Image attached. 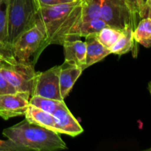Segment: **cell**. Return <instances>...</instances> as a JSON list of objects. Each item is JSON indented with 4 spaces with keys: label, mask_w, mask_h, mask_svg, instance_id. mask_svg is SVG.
Returning a JSON list of instances; mask_svg holds the SVG:
<instances>
[{
    "label": "cell",
    "mask_w": 151,
    "mask_h": 151,
    "mask_svg": "<svg viewBox=\"0 0 151 151\" xmlns=\"http://www.w3.org/2000/svg\"><path fill=\"white\" fill-rule=\"evenodd\" d=\"M147 89H148L149 92H150V95H151V81L148 83V86H147Z\"/></svg>",
    "instance_id": "4316f807"
},
{
    "label": "cell",
    "mask_w": 151,
    "mask_h": 151,
    "mask_svg": "<svg viewBox=\"0 0 151 151\" xmlns=\"http://www.w3.org/2000/svg\"><path fill=\"white\" fill-rule=\"evenodd\" d=\"M38 8L36 0H9L7 32L10 45L22 32L35 26Z\"/></svg>",
    "instance_id": "3957f363"
},
{
    "label": "cell",
    "mask_w": 151,
    "mask_h": 151,
    "mask_svg": "<svg viewBox=\"0 0 151 151\" xmlns=\"http://www.w3.org/2000/svg\"><path fill=\"white\" fill-rule=\"evenodd\" d=\"M0 70L17 92H27L30 95L32 94L37 75L32 62L16 60L12 63H1Z\"/></svg>",
    "instance_id": "277c9868"
},
{
    "label": "cell",
    "mask_w": 151,
    "mask_h": 151,
    "mask_svg": "<svg viewBox=\"0 0 151 151\" xmlns=\"http://www.w3.org/2000/svg\"><path fill=\"white\" fill-rule=\"evenodd\" d=\"M139 18L140 20L143 18H149L151 19V0H147L145 5L140 13Z\"/></svg>",
    "instance_id": "484cf974"
},
{
    "label": "cell",
    "mask_w": 151,
    "mask_h": 151,
    "mask_svg": "<svg viewBox=\"0 0 151 151\" xmlns=\"http://www.w3.org/2000/svg\"><path fill=\"white\" fill-rule=\"evenodd\" d=\"M52 115L56 120L59 134L75 137L83 132L82 126L71 113L64 101L62 102Z\"/></svg>",
    "instance_id": "9c48e42d"
},
{
    "label": "cell",
    "mask_w": 151,
    "mask_h": 151,
    "mask_svg": "<svg viewBox=\"0 0 151 151\" xmlns=\"http://www.w3.org/2000/svg\"><path fill=\"white\" fill-rule=\"evenodd\" d=\"M8 1L9 0H0V41L7 44H10L8 42L7 32Z\"/></svg>",
    "instance_id": "ffe728a7"
},
{
    "label": "cell",
    "mask_w": 151,
    "mask_h": 151,
    "mask_svg": "<svg viewBox=\"0 0 151 151\" xmlns=\"http://www.w3.org/2000/svg\"><path fill=\"white\" fill-rule=\"evenodd\" d=\"M122 29L108 26L103 28L95 35L96 38L105 47L111 50L114 44L118 41L121 36Z\"/></svg>",
    "instance_id": "2e32d148"
},
{
    "label": "cell",
    "mask_w": 151,
    "mask_h": 151,
    "mask_svg": "<svg viewBox=\"0 0 151 151\" xmlns=\"http://www.w3.org/2000/svg\"><path fill=\"white\" fill-rule=\"evenodd\" d=\"M146 150H147V151H151V147H150V148H148V149H147Z\"/></svg>",
    "instance_id": "83f0119b"
},
{
    "label": "cell",
    "mask_w": 151,
    "mask_h": 151,
    "mask_svg": "<svg viewBox=\"0 0 151 151\" xmlns=\"http://www.w3.org/2000/svg\"><path fill=\"white\" fill-rule=\"evenodd\" d=\"M86 68L104 59L109 55L111 54V50L105 47L97 39L95 35L86 37Z\"/></svg>",
    "instance_id": "4fadbf2b"
},
{
    "label": "cell",
    "mask_w": 151,
    "mask_h": 151,
    "mask_svg": "<svg viewBox=\"0 0 151 151\" xmlns=\"http://www.w3.org/2000/svg\"><path fill=\"white\" fill-rule=\"evenodd\" d=\"M38 6H53L72 2L76 0H36Z\"/></svg>",
    "instance_id": "d4e9b609"
},
{
    "label": "cell",
    "mask_w": 151,
    "mask_h": 151,
    "mask_svg": "<svg viewBox=\"0 0 151 151\" xmlns=\"http://www.w3.org/2000/svg\"><path fill=\"white\" fill-rule=\"evenodd\" d=\"M64 50L65 63L80 66L83 71L86 69V44L81 40L67 41L63 44Z\"/></svg>",
    "instance_id": "30bf717a"
},
{
    "label": "cell",
    "mask_w": 151,
    "mask_h": 151,
    "mask_svg": "<svg viewBox=\"0 0 151 151\" xmlns=\"http://www.w3.org/2000/svg\"><path fill=\"white\" fill-rule=\"evenodd\" d=\"M134 29L132 24H128L123 28L121 36L111 48V52L119 55L129 52L134 47Z\"/></svg>",
    "instance_id": "5bb4252c"
},
{
    "label": "cell",
    "mask_w": 151,
    "mask_h": 151,
    "mask_svg": "<svg viewBox=\"0 0 151 151\" xmlns=\"http://www.w3.org/2000/svg\"><path fill=\"white\" fill-rule=\"evenodd\" d=\"M61 66H55L45 72H37L31 96H41L57 100L62 99L60 92L59 75Z\"/></svg>",
    "instance_id": "52a82bcc"
},
{
    "label": "cell",
    "mask_w": 151,
    "mask_h": 151,
    "mask_svg": "<svg viewBox=\"0 0 151 151\" xmlns=\"http://www.w3.org/2000/svg\"><path fill=\"white\" fill-rule=\"evenodd\" d=\"M103 0H83V22L100 18Z\"/></svg>",
    "instance_id": "ac0fdd59"
},
{
    "label": "cell",
    "mask_w": 151,
    "mask_h": 151,
    "mask_svg": "<svg viewBox=\"0 0 151 151\" xmlns=\"http://www.w3.org/2000/svg\"><path fill=\"white\" fill-rule=\"evenodd\" d=\"M2 134L8 139L27 147L29 150L54 151L67 149L60 134L30 123L26 119L4 129Z\"/></svg>",
    "instance_id": "7a4b0ae2"
},
{
    "label": "cell",
    "mask_w": 151,
    "mask_h": 151,
    "mask_svg": "<svg viewBox=\"0 0 151 151\" xmlns=\"http://www.w3.org/2000/svg\"><path fill=\"white\" fill-rule=\"evenodd\" d=\"M13 51V47L0 41V64L12 63L16 61Z\"/></svg>",
    "instance_id": "7402d4cb"
},
{
    "label": "cell",
    "mask_w": 151,
    "mask_h": 151,
    "mask_svg": "<svg viewBox=\"0 0 151 151\" xmlns=\"http://www.w3.org/2000/svg\"><path fill=\"white\" fill-rule=\"evenodd\" d=\"M83 0L53 6H38L36 24L45 34L44 50L50 44L62 45L81 37Z\"/></svg>",
    "instance_id": "6da1fadb"
},
{
    "label": "cell",
    "mask_w": 151,
    "mask_h": 151,
    "mask_svg": "<svg viewBox=\"0 0 151 151\" xmlns=\"http://www.w3.org/2000/svg\"><path fill=\"white\" fill-rule=\"evenodd\" d=\"M109 25L101 19H89L86 22H82L81 26V37H87L91 35H96L103 28Z\"/></svg>",
    "instance_id": "d6986e66"
},
{
    "label": "cell",
    "mask_w": 151,
    "mask_h": 151,
    "mask_svg": "<svg viewBox=\"0 0 151 151\" xmlns=\"http://www.w3.org/2000/svg\"><path fill=\"white\" fill-rule=\"evenodd\" d=\"M17 92L16 90L4 78L0 70V94Z\"/></svg>",
    "instance_id": "cb8c5ba5"
},
{
    "label": "cell",
    "mask_w": 151,
    "mask_h": 151,
    "mask_svg": "<svg viewBox=\"0 0 151 151\" xmlns=\"http://www.w3.org/2000/svg\"><path fill=\"white\" fill-rule=\"evenodd\" d=\"M24 116L25 119L30 123L44 127L58 134L56 120L51 114L29 104L25 112Z\"/></svg>",
    "instance_id": "7c38bea8"
},
{
    "label": "cell",
    "mask_w": 151,
    "mask_h": 151,
    "mask_svg": "<svg viewBox=\"0 0 151 151\" xmlns=\"http://www.w3.org/2000/svg\"><path fill=\"white\" fill-rule=\"evenodd\" d=\"M45 38L44 31L37 24L22 32L12 45L16 60L27 62L32 56H34L36 61L44 50Z\"/></svg>",
    "instance_id": "5b68a950"
},
{
    "label": "cell",
    "mask_w": 151,
    "mask_h": 151,
    "mask_svg": "<svg viewBox=\"0 0 151 151\" xmlns=\"http://www.w3.org/2000/svg\"><path fill=\"white\" fill-rule=\"evenodd\" d=\"M100 18L109 26L122 29L132 24L134 19L126 0H103Z\"/></svg>",
    "instance_id": "8992f818"
},
{
    "label": "cell",
    "mask_w": 151,
    "mask_h": 151,
    "mask_svg": "<svg viewBox=\"0 0 151 151\" xmlns=\"http://www.w3.org/2000/svg\"><path fill=\"white\" fill-rule=\"evenodd\" d=\"M126 1L132 13L134 28H135L138 22L140 21V13L142 10L144 6L145 5L147 0H126Z\"/></svg>",
    "instance_id": "44dd1931"
},
{
    "label": "cell",
    "mask_w": 151,
    "mask_h": 151,
    "mask_svg": "<svg viewBox=\"0 0 151 151\" xmlns=\"http://www.w3.org/2000/svg\"><path fill=\"white\" fill-rule=\"evenodd\" d=\"M66 64L67 65L66 67L61 65V69L59 75L60 92L63 100L67 97L72 88H73L74 84L83 72V69L77 65L67 63Z\"/></svg>",
    "instance_id": "8fae6325"
},
{
    "label": "cell",
    "mask_w": 151,
    "mask_h": 151,
    "mask_svg": "<svg viewBox=\"0 0 151 151\" xmlns=\"http://www.w3.org/2000/svg\"><path fill=\"white\" fill-rule=\"evenodd\" d=\"M63 101L64 100L60 101L36 95L31 96L29 98V104L51 114H54Z\"/></svg>",
    "instance_id": "e0dca14e"
},
{
    "label": "cell",
    "mask_w": 151,
    "mask_h": 151,
    "mask_svg": "<svg viewBox=\"0 0 151 151\" xmlns=\"http://www.w3.org/2000/svg\"><path fill=\"white\" fill-rule=\"evenodd\" d=\"M0 151H29L27 147L12 140L0 139Z\"/></svg>",
    "instance_id": "603a6c76"
},
{
    "label": "cell",
    "mask_w": 151,
    "mask_h": 151,
    "mask_svg": "<svg viewBox=\"0 0 151 151\" xmlns=\"http://www.w3.org/2000/svg\"><path fill=\"white\" fill-rule=\"evenodd\" d=\"M30 97L27 92L0 94V116L7 120L10 118L24 116Z\"/></svg>",
    "instance_id": "ba28073f"
},
{
    "label": "cell",
    "mask_w": 151,
    "mask_h": 151,
    "mask_svg": "<svg viewBox=\"0 0 151 151\" xmlns=\"http://www.w3.org/2000/svg\"><path fill=\"white\" fill-rule=\"evenodd\" d=\"M134 41L146 48L151 47V19L143 18L134 29Z\"/></svg>",
    "instance_id": "9a60e30c"
}]
</instances>
